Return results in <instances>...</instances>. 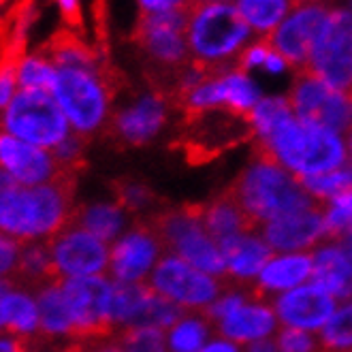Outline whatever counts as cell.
Returning a JSON list of instances; mask_svg holds the SVG:
<instances>
[{
  "label": "cell",
  "mask_w": 352,
  "mask_h": 352,
  "mask_svg": "<svg viewBox=\"0 0 352 352\" xmlns=\"http://www.w3.org/2000/svg\"><path fill=\"white\" fill-rule=\"evenodd\" d=\"M190 5H192V0H137V7L143 17L184 11V9H190Z\"/></svg>",
  "instance_id": "46"
},
{
  "label": "cell",
  "mask_w": 352,
  "mask_h": 352,
  "mask_svg": "<svg viewBox=\"0 0 352 352\" xmlns=\"http://www.w3.org/2000/svg\"><path fill=\"white\" fill-rule=\"evenodd\" d=\"M199 352H243V346L226 340L222 336H216V338H212L210 342H207Z\"/></svg>",
  "instance_id": "49"
},
{
  "label": "cell",
  "mask_w": 352,
  "mask_h": 352,
  "mask_svg": "<svg viewBox=\"0 0 352 352\" xmlns=\"http://www.w3.org/2000/svg\"><path fill=\"white\" fill-rule=\"evenodd\" d=\"M186 24H188V9L141 17L139 41L143 52L160 67H186L190 62L188 41H186Z\"/></svg>",
  "instance_id": "18"
},
{
  "label": "cell",
  "mask_w": 352,
  "mask_h": 352,
  "mask_svg": "<svg viewBox=\"0 0 352 352\" xmlns=\"http://www.w3.org/2000/svg\"><path fill=\"white\" fill-rule=\"evenodd\" d=\"M148 286L160 297L182 307L184 312H205L224 291L222 280L201 272L171 252H164L158 261Z\"/></svg>",
  "instance_id": "8"
},
{
  "label": "cell",
  "mask_w": 352,
  "mask_h": 352,
  "mask_svg": "<svg viewBox=\"0 0 352 352\" xmlns=\"http://www.w3.org/2000/svg\"><path fill=\"white\" fill-rule=\"evenodd\" d=\"M214 324L205 312H186L167 329L169 352H199L212 340Z\"/></svg>",
  "instance_id": "32"
},
{
  "label": "cell",
  "mask_w": 352,
  "mask_h": 352,
  "mask_svg": "<svg viewBox=\"0 0 352 352\" xmlns=\"http://www.w3.org/2000/svg\"><path fill=\"white\" fill-rule=\"evenodd\" d=\"M116 199L122 203V207L126 210L131 216L135 214H148L154 203H156V195L152 192V188L148 184H143L139 179H124L118 184L116 188Z\"/></svg>",
  "instance_id": "38"
},
{
  "label": "cell",
  "mask_w": 352,
  "mask_h": 352,
  "mask_svg": "<svg viewBox=\"0 0 352 352\" xmlns=\"http://www.w3.org/2000/svg\"><path fill=\"white\" fill-rule=\"evenodd\" d=\"M124 352H169L167 331L156 327H131L116 336Z\"/></svg>",
  "instance_id": "37"
},
{
  "label": "cell",
  "mask_w": 352,
  "mask_h": 352,
  "mask_svg": "<svg viewBox=\"0 0 352 352\" xmlns=\"http://www.w3.org/2000/svg\"><path fill=\"white\" fill-rule=\"evenodd\" d=\"M258 148L261 154L274 158L299 179L333 171L350 162L346 135L299 120L297 116L288 118L261 139Z\"/></svg>",
  "instance_id": "3"
},
{
  "label": "cell",
  "mask_w": 352,
  "mask_h": 352,
  "mask_svg": "<svg viewBox=\"0 0 352 352\" xmlns=\"http://www.w3.org/2000/svg\"><path fill=\"white\" fill-rule=\"evenodd\" d=\"M30 352H43V350H34V346H30Z\"/></svg>",
  "instance_id": "57"
},
{
  "label": "cell",
  "mask_w": 352,
  "mask_h": 352,
  "mask_svg": "<svg viewBox=\"0 0 352 352\" xmlns=\"http://www.w3.org/2000/svg\"><path fill=\"white\" fill-rule=\"evenodd\" d=\"M69 175L43 186H24L0 171V233L19 243L50 241L73 222Z\"/></svg>",
  "instance_id": "2"
},
{
  "label": "cell",
  "mask_w": 352,
  "mask_h": 352,
  "mask_svg": "<svg viewBox=\"0 0 352 352\" xmlns=\"http://www.w3.org/2000/svg\"><path fill=\"white\" fill-rule=\"evenodd\" d=\"M54 3H56L58 11L69 19L77 17L81 11V0H54Z\"/></svg>",
  "instance_id": "52"
},
{
  "label": "cell",
  "mask_w": 352,
  "mask_h": 352,
  "mask_svg": "<svg viewBox=\"0 0 352 352\" xmlns=\"http://www.w3.org/2000/svg\"><path fill=\"white\" fill-rule=\"evenodd\" d=\"M164 248L154 222H133L129 231L111 243L107 276L118 284H148Z\"/></svg>",
  "instance_id": "13"
},
{
  "label": "cell",
  "mask_w": 352,
  "mask_h": 352,
  "mask_svg": "<svg viewBox=\"0 0 352 352\" xmlns=\"http://www.w3.org/2000/svg\"><path fill=\"white\" fill-rule=\"evenodd\" d=\"M17 280L30 284V286H41L50 280H54V265H52V252L45 241H32V243H22V254H19V272Z\"/></svg>",
  "instance_id": "35"
},
{
  "label": "cell",
  "mask_w": 352,
  "mask_h": 352,
  "mask_svg": "<svg viewBox=\"0 0 352 352\" xmlns=\"http://www.w3.org/2000/svg\"><path fill=\"white\" fill-rule=\"evenodd\" d=\"M305 71L324 84L352 94V7H331Z\"/></svg>",
  "instance_id": "9"
},
{
  "label": "cell",
  "mask_w": 352,
  "mask_h": 352,
  "mask_svg": "<svg viewBox=\"0 0 352 352\" xmlns=\"http://www.w3.org/2000/svg\"><path fill=\"white\" fill-rule=\"evenodd\" d=\"M220 243V250L224 256V267H226V278L235 282H256L263 267L274 256V250L269 243L263 239V235L252 229L239 235H233Z\"/></svg>",
  "instance_id": "25"
},
{
  "label": "cell",
  "mask_w": 352,
  "mask_h": 352,
  "mask_svg": "<svg viewBox=\"0 0 352 352\" xmlns=\"http://www.w3.org/2000/svg\"><path fill=\"white\" fill-rule=\"evenodd\" d=\"M272 52H274V47L269 43V38H254L252 43L241 52V56L237 60V67L250 75L256 71H263L265 62Z\"/></svg>",
  "instance_id": "44"
},
{
  "label": "cell",
  "mask_w": 352,
  "mask_h": 352,
  "mask_svg": "<svg viewBox=\"0 0 352 352\" xmlns=\"http://www.w3.org/2000/svg\"><path fill=\"white\" fill-rule=\"evenodd\" d=\"M22 243L0 233V280H17Z\"/></svg>",
  "instance_id": "43"
},
{
  "label": "cell",
  "mask_w": 352,
  "mask_h": 352,
  "mask_svg": "<svg viewBox=\"0 0 352 352\" xmlns=\"http://www.w3.org/2000/svg\"><path fill=\"white\" fill-rule=\"evenodd\" d=\"M312 282L338 301L352 299V261L340 239H324L312 250Z\"/></svg>",
  "instance_id": "26"
},
{
  "label": "cell",
  "mask_w": 352,
  "mask_h": 352,
  "mask_svg": "<svg viewBox=\"0 0 352 352\" xmlns=\"http://www.w3.org/2000/svg\"><path fill=\"white\" fill-rule=\"evenodd\" d=\"M154 226L167 252L177 254L186 263L218 280L226 278L220 243L207 233L199 210H190V207L167 210L154 220Z\"/></svg>",
  "instance_id": "6"
},
{
  "label": "cell",
  "mask_w": 352,
  "mask_h": 352,
  "mask_svg": "<svg viewBox=\"0 0 352 352\" xmlns=\"http://www.w3.org/2000/svg\"><path fill=\"white\" fill-rule=\"evenodd\" d=\"M169 122V102L158 92H141L113 111L111 133L129 148L156 141Z\"/></svg>",
  "instance_id": "17"
},
{
  "label": "cell",
  "mask_w": 352,
  "mask_h": 352,
  "mask_svg": "<svg viewBox=\"0 0 352 352\" xmlns=\"http://www.w3.org/2000/svg\"><path fill=\"white\" fill-rule=\"evenodd\" d=\"M199 214H201V220L205 224L207 233L216 241H224L233 235L256 229L231 192L222 195L218 199H212L207 205L199 207Z\"/></svg>",
  "instance_id": "29"
},
{
  "label": "cell",
  "mask_w": 352,
  "mask_h": 352,
  "mask_svg": "<svg viewBox=\"0 0 352 352\" xmlns=\"http://www.w3.org/2000/svg\"><path fill=\"white\" fill-rule=\"evenodd\" d=\"M75 322L77 340L102 338L111 331V301L116 282L109 276L60 280Z\"/></svg>",
  "instance_id": "15"
},
{
  "label": "cell",
  "mask_w": 352,
  "mask_h": 352,
  "mask_svg": "<svg viewBox=\"0 0 352 352\" xmlns=\"http://www.w3.org/2000/svg\"><path fill=\"white\" fill-rule=\"evenodd\" d=\"M263 96L265 94L254 75L241 71L235 65L229 69H220L218 73H210L203 84L182 94V102L195 116L222 109L248 118V113L256 107V102Z\"/></svg>",
  "instance_id": "10"
},
{
  "label": "cell",
  "mask_w": 352,
  "mask_h": 352,
  "mask_svg": "<svg viewBox=\"0 0 352 352\" xmlns=\"http://www.w3.org/2000/svg\"><path fill=\"white\" fill-rule=\"evenodd\" d=\"M0 352H30V344L22 342L19 338L0 331Z\"/></svg>",
  "instance_id": "50"
},
{
  "label": "cell",
  "mask_w": 352,
  "mask_h": 352,
  "mask_svg": "<svg viewBox=\"0 0 352 352\" xmlns=\"http://www.w3.org/2000/svg\"><path fill=\"white\" fill-rule=\"evenodd\" d=\"M17 86L22 92H50L56 79V62L45 52H22L13 60Z\"/></svg>",
  "instance_id": "31"
},
{
  "label": "cell",
  "mask_w": 352,
  "mask_h": 352,
  "mask_svg": "<svg viewBox=\"0 0 352 352\" xmlns=\"http://www.w3.org/2000/svg\"><path fill=\"white\" fill-rule=\"evenodd\" d=\"M348 7H352V0H348Z\"/></svg>",
  "instance_id": "58"
},
{
  "label": "cell",
  "mask_w": 352,
  "mask_h": 352,
  "mask_svg": "<svg viewBox=\"0 0 352 352\" xmlns=\"http://www.w3.org/2000/svg\"><path fill=\"white\" fill-rule=\"evenodd\" d=\"M15 280H0V331H3V316H5V305L11 293V286Z\"/></svg>",
  "instance_id": "53"
},
{
  "label": "cell",
  "mask_w": 352,
  "mask_h": 352,
  "mask_svg": "<svg viewBox=\"0 0 352 352\" xmlns=\"http://www.w3.org/2000/svg\"><path fill=\"white\" fill-rule=\"evenodd\" d=\"M324 224L329 239H340L352 231V190L324 205Z\"/></svg>",
  "instance_id": "39"
},
{
  "label": "cell",
  "mask_w": 352,
  "mask_h": 352,
  "mask_svg": "<svg viewBox=\"0 0 352 352\" xmlns=\"http://www.w3.org/2000/svg\"><path fill=\"white\" fill-rule=\"evenodd\" d=\"M56 79L52 96L75 135L90 139L113 118V94L98 56L77 38H60L52 47Z\"/></svg>",
  "instance_id": "1"
},
{
  "label": "cell",
  "mask_w": 352,
  "mask_h": 352,
  "mask_svg": "<svg viewBox=\"0 0 352 352\" xmlns=\"http://www.w3.org/2000/svg\"><path fill=\"white\" fill-rule=\"evenodd\" d=\"M0 131L45 150H54L73 133L52 92L22 90L0 113Z\"/></svg>",
  "instance_id": "7"
},
{
  "label": "cell",
  "mask_w": 352,
  "mask_h": 352,
  "mask_svg": "<svg viewBox=\"0 0 352 352\" xmlns=\"http://www.w3.org/2000/svg\"><path fill=\"white\" fill-rule=\"evenodd\" d=\"M301 184H303L305 192L312 197L318 205L324 207L327 203L336 201V199H340L352 190V164L346 162L344 167H338L333 171L312 175V177H303Z\"/></svg>",
  "instance_id": "34"
},
{
  "label": "cell",
  "mask_w": 352,
  "mask_h": 352,
  "mask_svg": "<svg viewBox=\"0 0 352 352\" xmlns=\"http://www.w3.org/2000/svg\"><path fill=\"white\" fill-rule=\"evenodd\" d=\"M233 5L256 38H269L293 9L295 0H235Z\"/></svg>",
  "instance_id": "30"
},
{
  "label": "cell",
  "mask_w": 352,
  "mask_h": 352,
  "mask_svg": "<svg viewBox=\"0 0 352 352\" xmlns=\"http://www.w3.org/2000/svg\"><path fill=\"white\" fill-rule=\"evenodd\" d=\"M322 352H352V299L340 301L318 333Z\"/></svg>",
  "instance_id": "36"
},
{
  "label": "cell",
  "mask_w": 352,
  "mask_h": 352,
  "mask_svg": "<svg viewBox=\"0 0 352 352\" xmlns=\"http://www.w3.org/2000/svg\"><path fill=\"white\" fill-rule=\"evenodd\" d=\"M243 352H280L278 344H276V336L274 338H267V340H258L243 346Z\"/></svg>",
  "instance_id": "51"
},
{
  "label": "cell",
  "mask_w": 352,
  "mask_h": 352,
  "mask_svg": "<svg viewBox=\"0 0 352 352\" xmlns=\"http://www.w3.org/2000/svg\"><path fill=\"white\" fill-rule=\"evenodd\" d=\"M69 352H124L118 344L116 338L102 336V338H94V340H84L79 342L75 348H71Z\"/></svg>",
  "instance_id": "47"
},
{
  "label": "cell",
  "mask_w": 352,
  "mask_h": 352,
  "mask_svg": "<svg viewBox=\"0 0 352 352\" xmlns=\"http://www.w3.org/2000/svg\"><path fill=\"white\" fill-rule=\"evenodd\" d=\"M280 327L301 329L307 333H320L322 327L333 316L338 299L324 293L314 282H307L299 288H293L284 295L272 299Z\"/></svg>",
  "instance_id": "21"
},
{
  "label": "cell",
  "mask_w": 352,
  "mask_h": 352,
  "mask_svg": "<svg viewBox=\"0 0 352 352\" xmlns=\"http://www.w3.org/2000/svg\"><path fill=\"white\" fill-rule=\"evenodd\" d=\"M252 297L250 291H243V288H224L218 295V299L205 309V316L212 320V324L224 320L229 314H233L237 307H241L248 299Z\"/></svg>",
  "instance_id": "41"
},
{
  "label": "cell",
  "mask_w": 352,
  "mask_h": 352,
  "mask_svg": "<svg viewBox=\"0 0 352 352\" xmlns=\"http://www.w3.org/2000/svg\"><path fill=\"white\" fill-rule=\"evenodd\" d=\"M346 141H348V160H350V164H352V129L348 131Z\"/></svg>",
  "instance_id": "56"
},
{
  "label": "cell",
  "mask_w": 352,
  "mask_h": 352,
  "mask_svg": "<svg viewBox=\"0 0 352 352\" xmlns=\"http://www.w3.org/2000/svg\"><path fill=\"white\" fill-rule=\"evenodd\" d=\"M0 171L24 186H43L65 177L52 150L0 131Z\"/></svg>",
  "instance_id": "20"
},
{
  "label": "cell",
  "mask_w": 352,
  "mask_h": 352,
  "mask_svg": "<svg viewBox=\"0 0 352 352\" xmlns=\"http://www.w3.org/2000/svg\"><path fill=\"white\" fill-rule=\"evenodd\" d=\"M73 222L111 245L120 235L129 231V226L133 224V216L124 210L122 203L116 197L90 199L75 207Z\"/></svg>",
  "instance_id": "27"
},
{
  "label": "cell",
  "mask_w": 352,
  "mask_h": 352,
  "mask_svg": "<svg viewBox=\"0 0 352 352\" xmlns=\"http://www.w3.org/2000/svg\"><path fill=\"white\" fill-rule=\"evenodd\" d=\"M231 195L254 226L318 205L297 175L261 152L237 175Z\"/></svg>",
  "instance_id": "4"
},
{
  "label": "cell",
  "mask_w": 352,
  "mask_h": 352,
  "mask_svg": "<svg viewBox=\"0 0 352 352\" xmlns=\"http://www.w3.org/2000/svg\"><path fill=\"white\" fill-rule=\"evenodd\" d=\"M293 116H295V111L291 107L288 94H265L256 102V107L248 113L245 120H248V126H250V135L258 143L274 129H278L282 122H286Z\"/></svg>",
  "instance_id": "33"
},
{
  "label": "cell",
  "mask_w": 352,
  "mask_h": 352,
  "mask_svg": "<svg viewBox=\"0 0 352 352\" xmlns=\"http://www.w3.org/2000/svg\"><path fill=\"white\" fill-rule=\"evenodd\" d=\"M3 331L34 346L41 340V314L36 288L15 280L5 305Z\"/></svg>",
  "instance_id": "28"
},
{
  "label": "cell",
  "mask_w": 352,
  "mask_h": 352,
  "mask_svg": "<svg viewBox=\"0 0 352 352\" xmlns=\"http://www.w3.org/2000/svg\"><path fill=\"white\" fill-rule=\"evenodd\" d=\"M256 36L237 13L235 5L192 3L186 24L190 60L210 69H229L237 65L241 52Z\"/></svg>",
  "instance_id": "5"
},
{
  "label": "cell",
  "mask_w": 352,
  "mask_h": 352,
  "mask_svg": "<svg viewBox=\"0 0 352 352\" xmlns=\"http://www.w3.org/2000/svg\"><path fill=\"white\" fill-rule=\"evenodd\" d=\"M56 280L107 276L111 245L71 222L47 241Z\"/></svg>",
  "instance_id": "11"
},
{
  "label": "cell",
  "mask_w": 352,
  "mask_h": 352,
  "mask_svg": "<svg viewBox=\"0 0 352 352\" xmlns=\"http://www.w3.org/2000/svg\"><path fill=\"white\" fill-rule=\"evenodd\" d=\"M214 329L218 331V336L231 340L239 346H248L258 340L274 338L280 329V322L269 299L252 295L241 307H237L233 314L216 322Z\"/></svg>",
  "instance_id": "23"
},
{
  "label": "cell",
  "mask_w": 352,
  "mask_h": 352,
  "mask_svg": "<svg viewBox=\"0 0 352 352\" xmlns=\"http://www.w3.org/2000/svg\"><path fill=\"white\" fill-rule=\"evenodd\" d=\"M350 98L352 94L324 84L322 79L307 71H301V75L293 81L291 92H288V100H291V107L299 120L318 124V126L342 135H348L352 129Z\"/></svg>",
  "instance_id": "12"
},
{
  "label": "cell",
  "mask_w": 352,
  "mask_h": 352,
  "mask_svg": "<svg viewBox=\"0 0 352 352\" xmlns=\"http://www.w3.org/2000/svg\"><path fill=\"white\" fill-rule=\"evenodd\" d=\"M192 3H199V5H233L235 0H192Z\"/></svg>",
  "instance_id": "55"
},
{
  "label": "cell",
  "mask_w": 352,
  "mask_h": 352,
  "mask_svg": "<svg viewBox=\"0 0 352 352\" xmlns=\"http://www.w3.org/2000/svg\"><path fill=\"white\" fill-rule=\"evenodd\" d=\"M17 94H19V86L13 69V60L0 62V113L11 105Z\"/></svg>",
  "instance_id": "45"
},
{
  "label": "cell",
  "mask_w": 352,
  "mask_h": 352,
  "mask_svg": "<svg viewBox=\"0 0 352 352\" xmlns=\"http://www.w3.org/2000/svg\"><path fill=\"white\" fill-rule=\"evenodd\" d=\"M350 105H352V98H350Z\"/></svg>",
  "instance_id": "59"
},
{
  "label": "cell",
  "mask_w": 352,
  "mask_h": 352,
  "mask_svg": "<svg viewBox=\"0 0 352 352\" xmlns=\"http://www.w3.org/2000/svg\"><path fill=\"white\" fill-rule=\"evenodd\" d=\"M38 314H41V344L50 350H71L77 340L75 322L71 316V307L67 303L65 288L60 280H50L36 286Z\"/></svg>",
  "instance_id": "22"
},
{
  "label": "cell",
  "mask_w": 352,
  "mask_h": 352,
  "mask_svg": "<svg viewBox=\"0 0 352 352\" xmlns=\"http://www.w3.org/2000/svg\"><path fill=\"white\" fill-rule=\"evenodd\" d=\"M86 141L84 137H79L75 133H71L65 141H60L58 146L52 150L60 169L65 171V175H69L75 167H79L81 160H84V154H86Z\"/></svg>",
  "instance_id": "42"
},
{
  "label": "cell",
  "mask_w": 352,
  "mask_h": 352,
  "mask_svg": "<svg viewBox=\"0 0 352 352\" xmlns=\"http://www.w3.org/2000/svg\"><path fill=\"white\" fill-rule=\"evenodd\" d=\"M186 312L169 299L154 293L148 284H118L111 301V331L131 327H156L167 331Z\"/></svg>",
  "instance_id": "16"
},
{
  "label": "cell",
  "mask_w": 352,
  "mask_h": 352,
  "mask_svg": "<svg viewBox=\"0 0 352 352\" xmlns=\"http://www.w3.org/2000/svg\"><path fill=\"white\" fill-rule=\"evenodd\" d=\"M276 344L280 352H322L318 336L301 329L280 327L276 333Z\"/></svg>",
  "instance_id": "40"
},
{
  "label": "cell",
  "mask_w": 352,
  "mask_h": 352,
  "mask_svg": "<svg viewBox=\"0 0 352 352\" xmlns=\"http://www.w3.org/2000/svg\"><path fill=\"white\" fill-rule=\"evenodd\" d=\"M291 62H288L282 54H278L276 50L269 54L267 62H265V67H263V73L269 75V77H282L286 75L288 71H291Z\"/></svg>",
  "instance_id": "48"
},
{
  "label": "cell",
  "mask_w": 352,
  "mask_h": 352,
  "mask_svg": "<svg viewBox=\"0 0 352 352\" xmlns=\"http://www.w3.org/2000/svg\"><path fill=\"white\" fill-rule=\"evenodd\" d=\"M340 241H342L344 250L348 252V256H350V261H352V231H350V233H346L344 237H340Z\"/></svg>",
  "instance_id": "54"
},
{
  "label": "cell",
  "mask_w": 352,
  "mask_h": 352,
  "mask_svg": "<svg viewBox=\"0 0 352 352\" xmlns=\"http://www.w3.org/2000/svg\"><path fill=\"white\" fill-rule=\"evenodd\" d=\"M258 233L274 252H312L318 243L329 239L324 224V207L314 205L309 210L269 220L258 226Z\"/></svg>",
  "instance_id": "19"
},
{
  "label": "cell",
  "mask_w": 352,
  "mask_h": 352,
  "mask_svg": "<svg viewBox=\"0 0 352 352\" xmlns=\"http://www.w3.org/2000/svg\"><path fill=\"white\" fill-rule=\"evenodd\" d=\"M314 261L312 252H288L280 254L274 252L269 263L263 267L254 282V291L258 297H267L269 301L278 295H284L293 288H299L307 282H312Z\"/></svg>",
  "instance_id": "24"
},
{
  "label": "cell",
  "mask_w": 352,
  "mask_h": 352,
  "mask_svg": "<svg viewBox=\"0 0 352 352\" xmlns=\"http://www.w3.org/2000/svg\"><path fill=\"white\" fill-rule=\"evenodd\" d=\"M329 13L331 5L324 0H295L293 9L269 36V43L291 62L293 69L305 71Z\"/></svg>",
  "instance_id": "14"
}]
</instances>
